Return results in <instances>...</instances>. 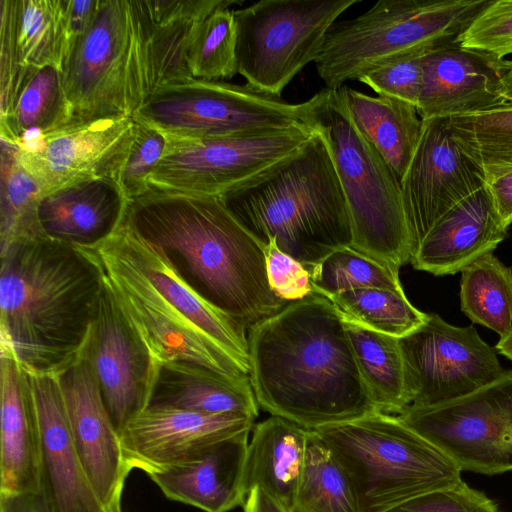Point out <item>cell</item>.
Masks as SVG:
<instances>
[{"label": "cell", "mask_w": 512, "mask_h": 512, "mask_svg": "<svg viewBox=\"0 0 512 512\" xmlns=\"http://www.w3.org/2000/svg\"><path fill=\"white\" fill-rule=\"evenodd\" d=\"M72 121L132 115L146 100L129 0H100L62 67Z\"/></svg>", "instance_id": "obj_10"}, {"label": "cell", "mask_w": 512, "mask_h": 512, "mask_svg": "<svg viewBox=\"0 0 512 512\" xmlns=\"http://www.w3.org/2000/svg\"><path fill=\"white\" fill-rule=\"evenodd\" d=\"M70 47L62 0L0 1V116L38 69L62 67Z\"/></svg>", "instance_id": "obj_21"}, {"label": "cell", "mask_w": 512, "mask_h": 512, "mask_svg": "<svg viewBox=\"0 0 512 512\" xmlns=\"http://www.w3.org/2000/svg\"><path fill=\"white\" fill-rule=\"evenodd\" d=\"M411 405L433 406L468 395L505 370L496 350L472 326L457 327L436 313L398 338Z\"/></svg>", "instance_id": "obj_14"}, {"label": "cell", "mask_w": 512, "mask_h": 512, "mask_svg": "<svg viewBox=\"0 0 512 512\" xmlns=\"http://www.w3.org/2000/svg\"><path fill=\"white\" fill-rule=\"evenodd\" d=\"M250 432L213 443L188 460L148 476L168 499L205 512L243 506L248 495L245 464Z\"/></svg>", "instance_id": "obj_24"}, {"label": "cell", "mask_w": 512, "mask_h": 512, "mask_svg": "<svg viewBox=\"0 0 512 512\" xmlns=\"http://www.w3.org/2000/svg\"><path fill=\"white\" fill-rule=\"evenodd\" d=\"M315 132L293 128L197 141L167 138L149 191L220 197L295 154Z\"/></svg>", "instance_id": "obj_11"}, {"label": "cell", "mask_w": 512, "mask_h": 512, "mask_svg": "<svg viewBox=\"0 0 512 512\" xmlns=\"http://www.w3.org/2000/svg\"><path fill=\"white\" fill-rule=\"evenodd\" d=\"M466 48L504 59L512 54V0H490L459 37Z\"/></svg>", "instance_id": "obj_42"}, {"label": "cell", "mask_w": 512, "mask_h": 512, "mask_svg": "<svg viewBox=\"0 0 512 512\" xmlns=\"http://www.w3.org/2000/svg\"><path fill=\"white\" fill-rule=\"evenodd\" d=\"M188 66L194 78L209 81L238 74L233 9L221 7L200 23L189 49Z\"/></svg>", "instance_id": "obj_40"}, {"label": "cell", "mask_w": 512, "mask_h": 512, "mask_svg": "<svg viewBox=\"0 0 512 512\" xmlns=\"http://www.w3.org/2000/svg\"><path fill=\"white\" fill-rule=\"evenodd\" d=\"M265 253L269 284L280 299L294 302L314 292L310 272L299 261L282 252L273 241L267 244Z\"/></svg>", "instance_id": "obj_45"}, {"label": "cell", "mask_w": 512, "mask_h": 512, "mask_svg": "<svg viewBox=\"0 0 512 512\" xmlns=\"http://www.w3.org/2000/svg\"><path fill=\"white\" fill-rule=\"evenodd\" d=\"M490 0H379L335 22L314 62L326 88L338 89L391 59L458 42Z\"/></svg>", "instance_id": "obj_7"}, {"label": "cell", "mask_w": 512, "mask_h": 512, "mask_svg": "<svg viewBox=\"0 0 512 512\" xmlns=\"http://www.w3.org/2000/svg\"><path fill=\"white\" fill-rule=\"evenodd\" d=\"M134 128L132 115L72 121L45 134L28 135L16 145L17 154L44 196L85 180L115 179Z\"/></svg>", "instance_id": "obj_15"}, {"label": "cell", "mask_w": 512, "mask_h": 512, "mask_svg": "<svg viewBox=\"0 0 512 512\" xmlns=\"http://www.w3.org/2000/svg\"><path fill=\"white\" fill-rule=\"evenodd\" d=\"M220 198L264 247L273 241L307 270L351 247L346 199L318 130L295 154Z\"/></svg>", "instance_id": "obj_4"}, {"label": "cell", "mask_w": 512, "mask_h": 512, "mask_svg": "<svg viewBox=\"0 0 512 512\" xmlns=\"http://www.w3.org/2000/svg\"><path fill=\"white\" fill-rule=\"evenodd\" d=\"M507 229L484 186L437 221L410 262L415 269L436 276L461 272L479 257L493 252L506 238Z\"/></svg>", "instance_id": "obj_26"}, {"label": "cell", "mask_w": 512, "mask_h": 512, "mask_svg": "<svg viewBox=\"0 0 512 512\" xmlns=\"http://www.w3.org/2000/svg\"><path fill=\"white\" fill-rule=\"evenodd\" d=\"M109 239L165 299L249 373L246 330L198 295L161 252L123 225Z\"/></svg>", "instance_id": "obj_28"}, {"label": "cell", "mask_w": 512, "mask_h": 512, "mask_svg": "<svg viewBox=\"0 0 512 512\" xmlns=\"http://www.w3.org/2000/svg\"><path fill=\"white\" fill-rule=\"evenodd\" d=\"M400 183L413 255L437 221L482 189L486 180L456 139L449 118H432L423 121L420 141Z\"/></svg>", "instance_id": "obj_16"}, {"label": "cell", "mask_w": 512, "mask_h": 512, "mask_svg": "<svg viewBox=\"0 0 512 512\" xmlns=\"http://www.w3.org/2000/svg\"><path fill=\"white\" fill-rule=\"evenodd\" d=\"M507 67V60L463 47L459 41L424 54L420 118H450L510 103Z\"/></svg>", "instance_id": "obj_20"}, {"label": "cell", "mask_w": 512, "mask_h": 512, "mask_svg": "<svg viewBox=\"0 0 512 512\" xmlns=\"http://www.w3.org/2000/svg\"><path fill=\"white\" fill-rule=\"evenodd\" d=\"M132 116L185 141L314 128L312 98L289 103L247 84L197 78L158 90Z\"/></svg>", "instance_id": "obj_8"}, {"label": "cell", "mask_w": 512, "mask_h": 512, "mask_svg": "<svg viewBox=\"0 0 512 512\" xmlns=\"http://www.w3.org/2000/svg\"><path fill=\"white\" fill-rule=\"evenodd\" d=\"M81 355L93 367L106 409L120 434L149 405L156 360L105 283Z\"/></svg>", "instance_id": "obj_17"}, {"label": "cell", "mask_w": 512, "mask_h": 512, "mask_svg": "<svg viewBox=\"0 0 512 512\" xmlns=\"http://www.w3.org/2000/svg\"><path fill=\"white\" fill-rule=\"evenodd\" d=\"M122 225L246 331L287 304L269 284L265 247L219 196L149 191L129 202Z\"/></svg>", "instance_id": "obj_2"}, {"label": "cell", "mask_w": 512, "mask_h": 512, "mask_svg": "<svg viewBox=\"0 0 512 512\" xmlns=\"http://www.w3.org/2000/svg\"><path fill=\"white\" fill-rule=\"evenodd\" d=\"M247 341L250 383L271 415L315 430L378 412L326 297L312 292L287 303L251 327Z\"/></svg>", "instance_id": "obj_1"}, {"label": "cell", "mask_w": 512, "mask_h": 512, "mask_svg": "<svg viewBox=\"0 0 512 512\" xmlns=\"http://www.w3.org/2000/svg\"><path fill=\"white\" fill-rule=\"evenodd\" d=\"M255 419L207 414L169 406H148L120 432L123 459L147 475L195 456L209 445L244 431Z\"/></svg>", "instance_id": "obj_19"}, {"label": "cell", "mask_w": 512, "mask_h": 512, "mask_svg": "<svg viewBox=\"0 0 512 512\" xmlns=\"http://www.w3.org/2000/svg\"><path fill=\"white\" fill-rule=\"evenodd\" d=\"M311 98L313 126L328 144L346 199L351 247L399 270L412 251L398 176L358 131L340 88Z\"/></svg>", "instance_id": "obj_6"}, {"label": "cell", "mask_w": 512, "mask_h": 512, "mask_svg": "<svg viewBox=\"0 0 512 512\" xmlns=\"http://www.w3.org/2000/svg\"><path fill=\"white\" fill-rule=\"evenodd\" d=\"M385 512H500L498 504L484 492L461 480L452 487L429 491L408 499Z\"/></svg>", "instance_id": "obj_44"}, {"label": "cell", "mask_w": 512, "mask_h": 512, "mask_svg": "<svg viewBox=\"0 0 512 512\" xmlns=\"http://www.w3.org/2000/svg\"><path fill=\"white\" fill-rule=\"evenodd\" d=\"M0 356V495L40 492L41 432L29 376Z\"/></svg>", "instance_id": "obj_27"}, {"label": "cell", "mask_w": 512, "mask_h": 512, "mask_svg": "<svg viewBox=\"0 0 512 512\" xmlns=\"http://www.w3.org/2000/svg\"><path fill=\"white\" fill-rule=\"evenodd\" d=\"M148 406L239 414L253 419L259 415L248 375L230 376L183 361H156Z\"/></svg>", "instance_id": "obj_29"}, {"label": "cell", "mask_w": 512, "mask_h": 512, "mask_svg": "<svg viewBox=\"0 0 512 512\" xmlns=\"http://www.w3.org/2000/svg\"><path fill=\"white\" fill-rule=\"evenodd\" d=\"M460 306L475 324L496 332L500 338L512 329V270L493 252L461 271Z\"/></svg>", "instance_id": "obj_34"}, {"label": "cell", "mask_w": 512, "mask_h": 512, "mask_svg": "<svg viewBox=\"0 0 512 512\" xmlns=\"http://www.w3.org/2000/svg\"><path fill=\"white\" fill-rule=\"evenodd\" d=\"M360 0H260L233 9L237 71L246 84L280 97L315 62L330 27Z\"/></svg>", "instance_id": "obj_9"}, {"label": "cell", "mask_w": 512, "mask_h": 512, "mask_svg": "<svg viewBox=\"0 0 512 512\" xmlns=\"http://www.w3.org/2000/svg\"><path fill=\"white\" fill-rule=\"evenodd\" d=\"M344 323L360 375L378 411L401 414L411 401L398 338Z\"/></svg>", "instance_id": "obj_32"}, {"label": "cell", "mask_w": 512, "mask_h": 512, "mask_svg": "<svg viewBox=\"0 0 512 512\" xmlns=\"http://www.w3.org/2000/svg\"><path fill=\"white\" fill-rule=\"evenodd\" d=\"M308 271L313 291L326 298L358 288L404 291L399 270L352 247L335 250Z\"/></svg>", "instance_id": "obj_39"}, {"label": "cell", "mask_w": 512, "mask_h": 512, "mask_svg": "<svg viewBox=\"0 0 512 512\" xmlns=\"http://www.w3.org/2000/svg\"><path fill=\"white\" fill-rule=\"evenodd\" d=\"M293 512H359L345 470L312 430Z\"/></svg>", "instance_id": "obj_35"}, {"label": "cell", "mask_w": 512, "mask_h": 512, "mask_svg": "<svg viewBox=\"0 0 512 512\" xmlns=\"http://www.w3.org/2000/svg\"><path fill=\"white\" fill-rule=\"evenodd\" d=\"M0 512H51V509L42 491L22 492L0 495Z\"/></svg>", "instance_id": "obj_48"}, {"label": "cell", "mask_w": 512, "mask_h": 512, "mask_svg": "<svg viewBox=\"0 0 512 512\" xmlns=\"http://www.w3.org/2000/svg\"><path fill=\"white\" fill-rule=\"evenodd\" d=\"M243 512H291L273 499L260 487H255L247 495Z\"/></svg>", "instance_id": "obj_49"}, {"label": "cell", "mask_w": 512, "mask_h": 512, "mask_svg": "<svg viewBox=\"0 0 512 512\" xmlns=\"http://www.w3.org/2000/svg\"><path fill=\"white\" fill-rule=\"evenodd\" d=\"M327 299L343 321L397 338L411 333L427 318V313L409 302L404 291L358 288Z\"/></svg>", "instance_id": "obj_37"}, {"label": "cell", "mask_w": 512, "mask_h": 512, "mask_svg": "<svg viewBox=\"0 0 512 512\" xmlns=\"http://www.w3.org/2000/svg\"><path fill=\"white\" fill-rule=\"evenodd\" d=\"M99 3L100 0H62L70 47L88 29Z\"/></svg>", "instance_id": "obj_46"}, {"label": "cell", "mask_w": 512, "mask_h": 512, "mask_svg": "<svg viewBox=\"0 0 512 512\" xmlns=\"http://www.w3.org/2000/svg\"><path fill=\"white\" fill-rule=\"evenodd\" d=\"M397 416L461 471H512V370L468 395L433 406L410 405Z\"/></svg>", "instance_id": "obj_12"}, {"label": "cell", "mask_w": 512, "mask_h": 512, "mask_svg": "<svg viewBox=\"0 0 512 512\" xmlns=\"http://www.w3.org/2000/svg\"><path fill=\"white\" fill-rule=\"evenodd\" d=\"M83 249L100 267L104 283L156 361H183L230 376L248 375L165 299L109 238Z\"/></svg>", "instance_id": "obj_13"}, {"label": "cell", "mask_w": 512, "mask_h": 512, "mask_svg": "<svg viewBox=\"0 0 512 512\" xmlns=\"http://www.w3.org/2000/svg\"><path fill=\"white\" fill-rule=\"evenodd\" d=\"M129 200L115 179L77 182L41 197L36 218L42 237L78 248H93L122 225Z\"/></svg>", "instance_id": "obj_25"}, {"label": "cell", "mask_w": 512, "mask_h": 512, "mask_svg": "<svg viewBox=\"0 0 512 512\" xmlns=\"http://www.w3.org/2000/svg\"><path fill=\"white\" fill-rule=\"evenodd\" d=\"M62 71L54 66L38 69L20 90L10 112L0 118V136L13 145L29 131L43 134L71 123Z\"/></svg>", "instance_id": "obj_33"}, {"label": "cell", "mask_w": 512, "mask_h": 512, "mask_svg": "<svg viewBox=\"0 0 512 512\" xmlns=\"http://www.w3.org/2000/svg\"><path fill=\"white\" fill-rule=\"evenodd\" d=\"M123 512V511H122Z\"/></svg>", "instance_id": "obj_52"}, {"label": "cell", "mask_w": 512, "mask_h": 512, "mask_svg": "<svg viewBox=\"0 0 512 512\" xmlns=\"http://www.w3.org/2000/svg\"><path fill=\"white\" fill-rule=\"evenodd\" d=\"M103 289L85 249L42 236L2 246L1 354L28 374L60 375L80 358Z\"/></svg>", "instance_id": "obj_3"}, {"label": "cell", "mask_w": 512, "mask_h": 512, "mask_svg": "<svg viewBox=\"0 0 512 512\" xmlns=\"http://www.w3.org/2000/svg\"><path fill=\"white\" fill-rule=\"evenodd\" d=\"M58 380L70 435L86 476L106 512H122V493L131 470L93 367L81 355Z\"/></svg>", "instance_id": "obj_18"}, {"label": "cell", "mask_w": 512, "mask_h": 512, "mask_svg": "<svg viewBox=\"0 0 512 512\" xmlns=\"http://www.w3.org/2000/svg\"><path fill=\"white\" fill-rule=\"evenodd\" d=\"M423 55H408L391 59L362 75L358 81L378 95L406 101L417 108L422 86Z\"/></svg>", "instance_id": "obj_43"}, {"label": "cell", "mask_w": 512, "mask_h": 512, "mask_svg": "<svg viewBox=\"0 0 512 512\" xmlns=\"http://www.w3.org/2000/svg\"><path fill=\"white\" fill-rule=\"evenodd\" d=\"M451 129L486 182L512 171V102L449 118Z\"/></svg>", "instance_id": "obj_36"}, {"label": "cell", "mask_w": 512, "mask_h": 512, "mask_svg": "<svg viewBox=\"0 0 512 512\" xmlns=\"http://www.w3.org/2000/svg\"><path fill=\"white\" fill-rule=\"evenodd\" d=\"M485 187L501 222L508 228L512 224V171L487 181Z\"/></svg>", "instance_id": "obj_47"}, {"label": "cell", "mask_w": 512, "mask_h": 512, "mask_svg": "<svg viewBox=\"0 0 512 512\" xmlns=\"http://www.w3.org/2000/svg\"><path fill=\"white\" fill-rule=\"evenodd\" d=\"M167 141L157 128L135 120L132 142L115 177L129 202L149 192L148 179L162 158Z\"/></svg>", "instance_id": "obj_41"}, {"label": "cell", "mask_w": 512, "mask_h": 512, "mask_svg": "<svg viewBox=\"0 0 512 512\" xmlns=\"http://www.w3.org/2000/svg\"><path fill=\"white\" fill-rule=\"evenodd\" d=\"M42 197L33 176L20 163L17 147L1 139L0 246L41 236L36 211Z\"/></svg>", "instance_id": "obj_38"}, {"label": "cell", "mask_w": 512, "mask_h": 512, "mask_svg": "<svg viewBox=\"0 0 512 512\" xmlns=\"http://www.w3.org/2000/svg\"><path fill=\"white\" fill-rule=\"evenodd\" d=\"M495 348L498 353L512 361V329L507 335L500 338Z\"/></svg>", "instance_id": "obj_50"}, {"label": "cell", "mask_w": 512, "mask_h": 512, "mask_svg": "<svg viewBox=\"0 0 512 512\" xmlns=\"http://www.w3.org/2000/svg\"><path fill=\"white\" fill-rule=\"evenodd\" d=\"M308 438V429L279 416L254 425L245 464L248 494L260 487L293 512Z\"/></svg>", "instance_id": "obj_30"}, {"label": "cell", "mask_w": 512, "mask_h": 512, "mask_svg": "<svg viewBox=\"0 0 512 512\" xmlns=\"http://www.w3.org/2000/svg\"><path fill=\"white\" fill-rule=\"evenodd\" d=\"M237 0H129L146 100L158 90L194 77L188 53L200 23ZM145 100V101H146Z\"/></svg>", "instance_id": "obj_22"}, {"label": "cell", "mask_w": 512, "mask_h": 512, "mask_svg": "<svg viewBox=\"0 0 512 512\" xmlns=\"http://www.w3.org/2000/svg\"><path fill=\"white\" fill-rule=\"evenodd\" d=\"M312 431L345 470L359 512H385L462 480L457 464L397 415L378 411Z\"/></svg>", "instance_id": "obj_5"}, {"label": "cell", "mask_w": 512, "mask_h": 512, "mask_svg": "<svg viewBox=\"0 0 512 512\" xmlns=\"http://www.w3.org/2000/svg\"><path fill=\"white\" fill-rule=\"evenodd\" d=\"M507 64L508 67L505 74V84L510 102H512V60H507Z\"/></svg>", "instance_id": "obj_51"}, {"label": "cell", "mask_w": 512, "mask_h": 512, "mask_svg": "<svg viewBox=\"0 0 512 512\" xmlns=\"http://www.w3.org/2000/svg\"><path fill=\"white\" fill-rule=\"evenodd\" d=\"M28 376L41 432V491L51 512H106L73 445L58 376Z\"/></svg>", "instance_id": "obj_23"}, {"label": "cell", "mask_w": 512, "mask_h": 512, "mask_svg": "<svg viewBox=\"0 0 512 512\" xmlns=\"http://www.w3.org/2000/svg\"><path fill=\"white\" fill-rule=\"evenodd\" d=\"M340 90L358 131L401 181L422 133L423 121L416 106L390 96H369L344 85Z\"/></svg>", "instance_id": "obj_31"}]
</instances>
